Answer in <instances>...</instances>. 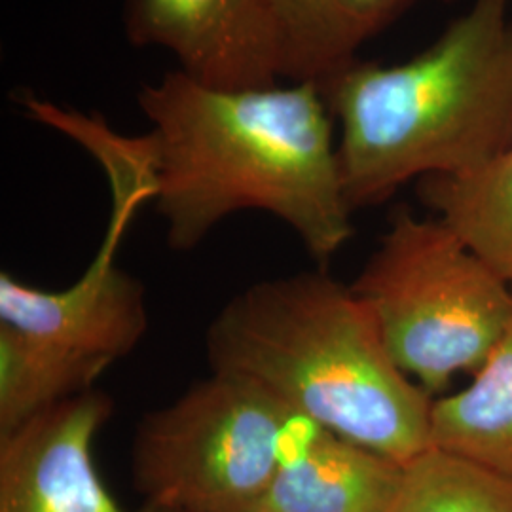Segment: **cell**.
Instances as JSON below:
<instances>
[{"label":"cell","mask_w":512,"mask_h":512,"mask_svg":"<svg viewBox=\"0 0 512 512\" xmlns=\"http://www.w3.org/2000/svg\"><path fill=\"white\" fill-rule=\"evenodd\" d=\"M167 243L192 251L241 211L283 220L317 262L353 236L332 114L317 84L205 86L183 71L139 93Z\"/></svg>","instance_id":"obj_1"},{"label":"cell","mask_w":512,"mask_h":512,"mask_svg":"<svg viewBox=\"0 0 512 512\" xmlns=\"http://www.w3.org/2000/svg\"><path fill=\"white\" fill-rule=\"evenodd\" d=\"M205 355L211 372L401 465L433 446L435 397L395 363L361 298L323 270L236 294L211 321Z\"/></svg>","instance_id":"obj_2"},{"label":"cell","mask_w":512,"mask_h":512,"mask_svg":"<svg viewBox=\"0 0 512 512\" xmlns=\"http://www.w3.org/2000/svg\"><path fill=\"white\" fill-rule=\"evenodd\" d=\"M511 0H475L421 54L357 59L319 90L340 122L349 207L389 200L431 175H459L512 147Z\"/></svg>","instance_id":"obj_3"},{"label":"cell","mask_w":512,"mask_h":512,"mask_svg":"<svg viewBox=\"0 0 512 512\" xmlns=\"http://www.w3.org/2000/svg\"><path fill=\"white\" fill-rule=\"evenodd\" d=\"M395 363L437 399L475 374L512 310V285L442 220L401 209L351 285Z\"/></svg>","instance_id":"obj_4"},{"label":"cell","mask_w":512,"mask_h":512,"mask_svg":"<svg viewBox=\"0 0 512 512\" xmlns=\"http://www.w3.org/2000/svg\"><path fill=\"white\" fill-rule=\"evenodd\" d=\"M302 421L253 382L211 372L139 423L135 490L158 511L255 512Z\"/></svg>","instance_id":"obj_5"},{"label":"cell","mask_w":512,"mask_h":512,"mask_svg":"<svg viewBox=\"0 0 512 512\" xmlns=\"http://www.w3.org/2000/svg\"><path fill=\"white\" fill-rule=\"evenodd\" d=\"M73 139L107 171L112 188L107 236L69 289L44 291L2 272L0 323L112 365L137 348L148 330L145 287L116 264V253L137 209L154 200L152 145L148 133L124 137L97 116H84Z\"/></svg>","instance_id":"obj_6"},{"label":"cell","mask_w":512,"mask_h":512,"mask_svg":"<svg viewBox=\"0 0 512 512\" xmlns=\"http://www.w3.org/2000/svg\"><path fill=\"white\" fill-rule=\"evenodd\" d=\"M112 412L109 395L90 389L0 433V512H129L93 465Z\"/></svg>","instance_id":"obj_7"},{"label":"cell","mask_w":512,"mask_h":512,"mask_svg":"<svg viewBox=\"0 0 512 512\" xmlns=\"http://www.w3.org/2000/svg\"><path fill=\"white\" fill-rule=\"evenodd\" d=\"M137 48H164L179 71L219 90L275 86L274 42L262 0H124Z\"/></svg>","instance_id":"obj_8"},{"label":"cell","mask_w":512,"mask_h":512,"mask_svg":"<svg viewBox=\"0 0 512 512\" xmlns=\"http://www.w3.org/2000/svg\"><path fill=\"white\" fill-rule=\"evenodd\" d=\"M404 465L304 420L255 512H387Z\"/></svg>","instance_id":"obj_9"},{"label":"cell","mask_w":512,"mask_h":512,"mask_svg":"<svg viewBox=\"0 0 512 512\" xmlns=\"http://www.w3.org/2000/svg\"><path fill=\"white\" fill-rule=\"evenodd\" d=\"M418 0H262L277 76L323 84Z\"/></svg>","instance_id":"obj_10"},{"label":"cell","mask_w":512,"mask_h":512,"mask_svg":"<svg viewBox=\"0 0 512 512\" xmlns=\"http://www.w3.org/2000/svg\"><path fill=\"white\" fill-rule=\"evenodd\" d=\"M431 439L437 448L512 476V310L471 384L435 399Z\"/></svg>","instance_id":"obj_11"},{"label":"cell","mask_w":512,"mask_h":512,"mask_svg":"<svg viewBox=\"0 0 512 512\" xmlns=\"http://www.w3.org/2000/svg\"><path fill=\"white\" fill-rule=\"evenodd\" d=\"M421 202L512 285V147L459 175H431Z\"/></svg>","instance_id":"obj_12"},{"label":"cell","mask_w":512,"mask_h":512,"mask_svg":"<svg viewBox=\"0 0 512 512\" xmlns=\"http://www.w3.org/2000/svg\"><path fill=\"white\" fill-rule=\"evenodd\" d=\"M109 366L0 323V433L95 389Z\"/></svg>","instance_id":"obj_13"},{"label":"cell","mask_w":512,"mask_h":512,"mask_svg":"<svg viewBox=\"0 0 512 512\" xmlns=\"http://www.w3.org/2000/svg\"><path fill=\"white\" fill-rule=\"evenodd\" d=\"M387 512H512V476L431 446L404 465Z\"/></svg>","instance_id":"obj_14"},{"label":"cell","mask_w":512,"mask_h":512,"mask_svg":"<svg viewBox=\"0 0 512 512\" xmlns=\"http://www.w3.org/2000/svg\"><path fill=\"white\" fill-rule=\"evenodd\" d=\"M141 511H143V512H171V511H158V509H148V507H143V509H141Z\"/></svg>","instance_id":"obj_15"}]
</instances>
